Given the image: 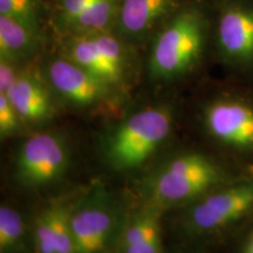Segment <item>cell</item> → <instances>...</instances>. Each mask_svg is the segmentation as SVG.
<instances>
[{
	"label": "cell",
	"mask_w": 253,
	"mask_h": 253,
	"mask_svg": "<svg viewBox=\"0 0 253 253\" xmlns=\"http://www.w3.org/2000/svg\"><path fill=\"white\" fill-rule=\"evenodd\" d=\"M143 79L171 87L197 73L212 56L208 0H186L153 34L143 49Z\"/></svg>",
	"instance_id": "cell-1"
},
{
	"label": "cell",
	"mask_w": 253,
	"mask_h": 253,
	"mask_svg": "<svg viewBox=\"0 0 253 253\" xmlns=\"http://www.w3.org/2000/svg\"><path fill=\"white\" fill-rule=\"evenodd\" d=\"M52 46L110 88L125 95L143 78V49L114 31L84 36L52 37Z\"/></svg>",
	"instance_id": "cell-2"
},
{
	"label": "cell",
	"mask_w": 253,
	"mask_h": 253,
	"mask_svg": "<svg viewBox=\"0 0 253 253\" xmlns=\"http://www.w3.org/2000/svg\"><path fill=\"white\" fill-rule=\"evenodd\" d=\"M173 109L168 102L149 104L126 118L109 138L107 155L119 170L137 168L169 135Z\"/></svg>",
	"instance_id": "cell-3"
},
{
	"label": "cell",
	"mask_w": 253,
	"mask_h": 253,
	"mask_svg": "<svg viewBox=\"0 0 253 253\" xmlns=\"http://www.w3.org/2000/svg\"><path fill=\"white\" fill-rule=\"evenodd\" d=\"M212 56L238 74H253V0H208Z\"/></svg>",
	"instance_id": "cell-4"
},
{
	"label": "cell",
	"mask_w": 253,
	"mask_h": 253,
	"mask_svg": "<svg viewBox=\"0 0 253 253\" xmlns=\"http://www.w3.org/2000/svg\"><path fill=\"white\" fill-rule=\"evenodd\" d=\"M39 67L55 99L75 108H93L122 97L108 84L59 53L52 42L39 60Z\"/></svg>",
	"instance_id": "cell-5"
},
{
	"label": "cell",
	"mask_w": 253,
	"mask_h": 253,
	"mask_svg": "<svg viewBox=\"0 0 253 253\" xmlns=\"http://www.w3.org/2000/svg\"><path fill=\"white\" fill-rule=\"evenodd\" d=\"M219 178L216 166L199 154L175 158L158 173L151 186L156 207H171L197 197Z\"/></svg>",
	"instance_id": "cell-6"
},
{
	"label": "cell",
	"mask_w": 253,
	"mask_h": 253,
	"mask_svg": "<svg viewBox=\"0 0 253 253\" xmlns=\"http://www.w3.org/2000/svg\"><path fill=\"white\" fill-rule=\"evenodd\" d=\"M203 118L217 140L238 148L253 147V101L244 93H213L204 103Z\"/></svg>",
	"instance_id": "cell-7"
},
{
	"label": "cell",
	"mask_w": 253,
	"mask_h": 253,
	"mask_svg": "<svg viewBox=\"0 0 253 253\" xmlns=\"http://www.w3.org/2000/svg\"><path fill=\"white\" fill-rule=\"evenodd\" d=\"M67 163V147L60 136L52 132L31 136L18 155L19 179L30 186L48 184L61 176Z\"/></svg>",
	"instance_id": "cell-8"
},
{
	"label": "cell",
	"mask_w": 253,
	"mask_h": 253,
	"mask_svg": "<svg viewBox=\"0 0 253 253\" xmlns=\"http://www.w3.org/2000/svg\"><path fill=\"white\" fill-rule=\"evenodd\" d=\"M186 0H122L114 32L144 49L153 34Z\"/></svg>",
	"instance_id": "cell-9"
},
{
	"label": "cell",
	"mask_w": 253,
	"mask_h": 253,
	"mask_svg": "<svg viewBox=\"0 0 253 253\" xmlns=\"http://www.w3.org/2000/svg\"><path fill=\"white\" fill-rule=\"evenodd\" d=\"M253 208V183L216 192L192 209L189 223L198 232L219 230L248 213Z\"/></svg>",
	"instance_id": "cell-10"
},
{
	"label": "cell",
	"mask_w": 253,
	"mask_h": 253,
	"mask_svg": "<svg viewBox=\"0 0 253 253\" xmlns=\"http://www.w3.org/2000/svg\"><path fill=\"white\" fill-rule=\"evenodd\" d=\"M0 93L7 96L23 121H45L55 109L56 99L41 72L39 62L19 67L13 82Z\"/></svg>",
	"instance_id": "cell-11"
},
{
	"label": "cell",
	"mask_w": 253,
	"mask_h": 253,
	"mask_svg": "<svg viewBox=\"0 0 253 253\" xmlns=\"http://www.w3.org/2000/svg\"><path fill=\"white\" fill-rule=\"evenodd\" d=\"M50 34L41 33L13 19L0 15V60L17 67L34 65L49 48Z\"/></svg>",
	"instance_id": "cell-12"
},
{
	"label": "cell",
	"mask_w": 253,
	"mask_h": 253,
	"mask_svg": "<svg viewBox=\"0 0 253 253\" xmlns=\"http://www.w3.org/2000/svg\"><path fill=\"white\" fill-rule=\"evenodd\" d=\"M71 226L78 253H97L104 248L113 229L108 209L88 204L71 213Z\"/></svg>",
	"instance_id": "cell-13"
},
{
	"label": "cell",
	"mask_w": 253,
	"mask_h": 253,
	"mask_svg": "<svg viewBox=\"0 0 253 253\" xmlns=\"http://www.w3.org/2000/svg\"><path fill=\"white\" fill-rule=\"evenodd\" d=\"M122 0H96L78 15L60 36H84L114 31Z\"/></svg>",
	"instance_id": "cell-14"
},
{
	"label": "cell",
	"mask_w": 253,
	"mask_h": 253,
	"mask_svg": "<svg viewBox=\"0 0 253 253\" xmlns=\"http://www.w3.org/2000/svg\"><path fill=\"white\" fill-rule=\"evenodd\" d=\"M0 15L50 34L48 0H0Z\"/></svg>",
	"instance_id": "cell-15"
},
{
	"label": "cell",
	"mask_w": 253,
	"mask_h": 253,
	"mask_svg": "<svg viewBox=\"0 0 253 253\" xmlns=\"http://www.w3.org/2000/svg\"><path fill=\"white\" fill-rule=\"evenodd\" d=\"M95 1L96 0H48L49 27L52 37L60 36L79 14Z\"/></svg>",
	"instance_id": "cell-16"
},
{
	"label": "cell",
	"mask_w": 253,
	"mask_h": 253,
	"mask_svg": "<svg viewBox=\"0 0 253 253\" xmlns=\"http://www.w3.org/2000/svg\"><path fill=\"white\" fill-rule=\"evenodd\" d=\"M52 224L56 253H78L71 226V212L61 205L46 210Z\"/></svg>",
	"instance_id": "cell-17"
},
{
	"label": "cell",
	"mask_w": 253,
	"mask_h": 253,
	"mask_svg": "<svg viewBox=\"0 0 253 253\" xmlns=\"http://www.w3.org/2000/svg\"><path fill=\"white\" fill-rule=\"evenodd\" d=\"M24 235L23 217L13 208H0V251L8 253L17 250Z\"/></svg>",
	"instance_id": "cell-18"
},
{
	"label": "cell",
	"mask_w": 253,
	"mask_h": 253,
	"mask_svg": "<svg viewBox=\"0 0 253 253\" xmlns=\"http://www.w3.org/2000/svg\"><path fill=\"white\" fill-rule=\"evenodd\" d=\"M36 246L38 253H56L50 224L47 211L41 213L36 225Z\"/></svg>",
	"instance_id": "cell-19"
},
{
	"label": "cell",
	"mask_w": 253,
	"mask_h": 253,
	"mask_svg": "<svg viewBox=\"0 0 253 253\" xmlns=\"http://www.w3.org/2000/svg\"><path fill=\"white\" fill-rule=\"evenodd\" d=\"M20 116L5 94L0 93V134L6 136L17 129Z\"/></svg>",
	"instance_id": "cell-20"
},
{
	"label": "cell",
	"mask_w": 253,
	"mask_h": 253,
	"mask_svg": "<svg viewBox=\"0 0 253 253\" xmlns=\"http://www.w3.org/2000/svg\"><path fill=\"white\" fill-rule=\"evenodd\" d=\"M242 253H253V233L250 236L248 242H246V244L244 246V249H243Z\"/></svg>",
	"instance_id": "cell-21"
}]
</instances>
